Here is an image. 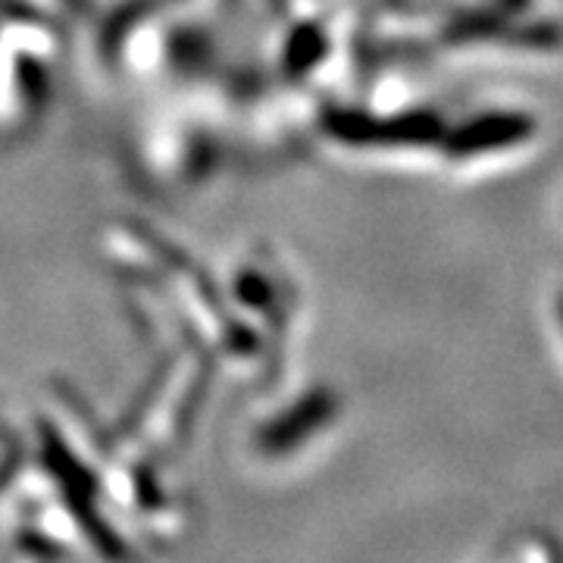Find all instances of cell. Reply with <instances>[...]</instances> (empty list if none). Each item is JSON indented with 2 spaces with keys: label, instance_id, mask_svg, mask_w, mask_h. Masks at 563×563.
I'll return each instance as SVG.
<instances>
[{
  "label": "cell",
  "instance_id": "6da1fadb",
  "mask_svg": "<svg viewBox=\"0 0 563 563\" xmlns=\"http://www.w3.org/2000/svg\"><path fill=\"white\" fill-rule=\"evenodd\" d=\"M536 132V120L529 113H488L479 120L466 122L461 132L454 135L451 147L454 154H483V151H495V147H510L520 141L532 139Z\"/></svg>",
  "mask_w": 563,
  "mask_h": 563
},
{
  "label": "cell",
  "instance_id": "7a4b0ae2",
  "mask_svg": "<svg viewBox=\"0 0 563 563\" xmlns=\"http://www.w3.org/2000/svg\"><path fill=\"white\" fill-rule=\"evenodd\" d=\"M507 41L529 51H561L563 22L561 20H532L523 25H507Z\"/></svg>",
  "mask_w": 563,
  "mask_h": 563
},
{
  "label": "cell",
  "instance_id": "3957f363",
  "mask_svg": "<svg viewBox=\"0 0 563 563\" xmlns=\"http://www.w3.org/2000/svg\"><path fill=\"white\" fill-rule=\"evenodd\" d=\"M561 320H563V295H561Z\"/></svg>",
  "mask_w": 563,
  "mask_h": 563
}]
</instances>
